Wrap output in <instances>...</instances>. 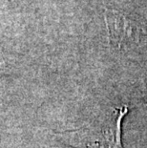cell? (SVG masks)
Returning a JSON list of instances; mask_svg holds the SVG:
<instances>
[{"label": "cell", "mask_w": 147, "mask_h": 148, "mask_svg": "<svg viewBox=\"0 0 147 148\" xmlns=\"http://www.w3.org/2000/svg\"><path fill=\"white\" fill-rule=\"evenodd\" d=\"M127 107L115 109L101 119L73 134L76 148H122L121 121Z\"/></svg>", "instance_id": "1"}, {"label": "cell", "mask_w": 147, "mask_h": 148, "mask_svg": "<svg viewBox=\"0 0 147 148\" xmlns=\"http://www.w3.org/2000/svg\"><path fill=\"white\" fill-rule=\"evenodd\" d=\"M105 22L110 43L117 50L129 51L144 45L147 41L145 29L117 12H105Z\"/></svg>", "instance_id": "2"}]
</instances>
